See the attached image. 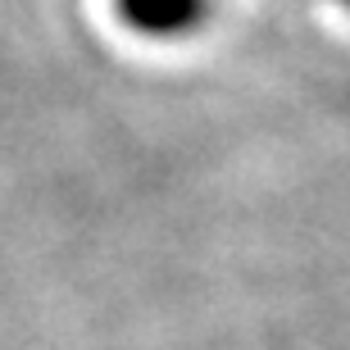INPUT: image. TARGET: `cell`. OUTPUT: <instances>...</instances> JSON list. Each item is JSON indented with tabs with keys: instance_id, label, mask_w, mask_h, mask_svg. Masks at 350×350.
I'll use <instances>...</instances> for the list:
<instances>
[{
	"instance_id": "1",
	"label": "cell",
	"mask_w": 350,
	"mask_h": 350,
	"mask_svg": "<svg viewBox=\"0 0 350 350\" xmlns=\"http://www.w3.org/2000/svg\"><path fill=\"white\" fill-rule=\"evenodd\" d=\"M214 0H114V18L137 37H187L196 27H205Z\"/></svg>"
},
{
	"instance_id": "2",
	"label": "cell",
	"mask_w": 350,
	"mask_h": 350,
	"mask_svg": "<svg viewBox=\"0 0 350 350\" xmlns=\"http://www.w3.org/2000/svg\"><path fill=\"white\" fill-rule=\"evenodd\" d=\"M341 5H346V10H350V0H341Z\"/></svg>"
}]
</instances>
